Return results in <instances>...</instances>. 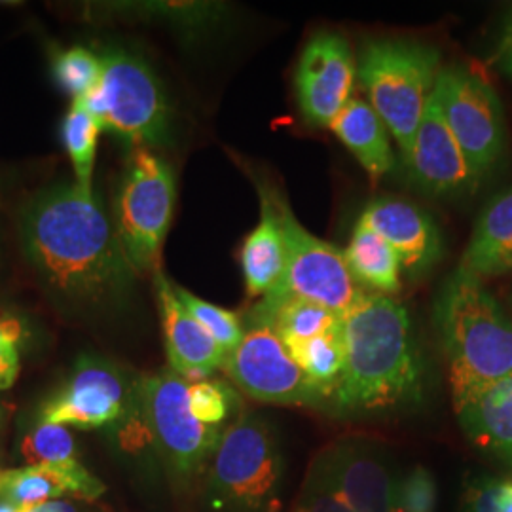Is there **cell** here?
I'll return each instance as SVG.
<instances>
[{
	"label": "cell",
	"instance_id": "1",
	"mask_svg": "<svg viewBox=\"0 0 512 512\" xmlns=\"http://www.w3.org/2000/svg\"><path fill=\"white\" fill-rule=\"evenodd\" d=\"M19 232L29 262L61 302L105 310L131 293L137 272L93 190L74 183L38 194L25 205Z\"/></svg>",
	"mask_w": 512,
	"mask_h": 512
},
{
	"label": "cell",
	"instance_id": "2",
	"mask_svg": "<svg viewBox=\"0 0 512 512\" xmlns=\"http://www.w3.org/2000/svg\"><path fill=\"white\" fill-rule=\"evenodd\" d=\"M346 366L330 399L344 418L376 416L420 403L423 363L410 315L391 296L363 293L342 315Z\"/></svg>",
	"mask_w": 512,
	"mask_h": 512
},
{
	"label": "cell",
	"instance_id": "3",
	"mask_svg": "<svg viewBox=\"0 0 512 512\" xmlns=\"http://www.w3.org/2000/svg\"><path fill=\"white\" fill-rule=\"evenodd\" d=\"M433 317L448 361L452 399L512 378V317L484 279L458 266L440 287Z\"/></svg>",
	"mask_w": 512,
	"mask_h": 512
},
{
	"label": "cell",
	"instance_id": "4",
	"mask_svg": "<svg viewBox=\"0 0 512 512\" xmlns=\"http://www.w3.org/2000/svg\"><path fill=\"white\" fill-rule=\"evenodd\" d=\"M285 454L272 421L243 412L224 431L209 463L207 501L215 512H277Z\"/></svg>",
	"mask_w": 512,
	"mask_h": 512
},
{
	"label": "cell",
	"instance_id": "5",
	"mask_svg": "<svg viewBox=\"0 0 512 512\" xmlns=\"http://www.w3.org/2000/svg\"><path fill=\"white\" fill-rule=\"evenodd\" d=\"M440 69L439 50L412 40H370L361 52L357 76L401 156L412 147Z\"/></svg>",
	"mask_w": 512,
	"mask_h": 512
},
{
	"label": "cell",
	"instance_id": "6",
	"mask_svg": "<svg viewBox=\"0 0 512 512\" xmlns=\"http://www.w3.org/2000/svg\"><path fill=\"white\" fill-rule=\"evenodd\" d=\"M175 175L150 148L133 147L116 200V232L137 274L158 272L175 209Z\"/></svg>",
	"mask_w": 512,
	"mask_h": 512
},
{
	"label": "cell",
	"instance_id": "7",
	"mask_svg": "<svg viewBox=\"0 0 512 512\" xmlns=\"http://www.w3.org/2000/svg\"><path fill=\"white\" fill-rule=\"evenodd\" d=\"M188 380L171 368L139 378L141 404L150 442L179 484L202 475L224 435L196 420L188 403Z\"/></svg>",
	"mask_w": 512,
	"mask_h": 512
},
{
	"label": "cell",
	"instance_id": "8",
	"mask_svg": "<svg viewBox=\"0 0 512 512\" xmlns=\"http://www.w3.org/2000/svg\"><path fill=\"white\" fill-rule=\"evenodd\" d=\"M101 90L107 103L103 129L133 147H158L169 137L171 110L160 78L141 55L109 48L101 55Z\"/></svg>",
	"mask_w": 512,
	"mask_h": 512
},
{
	"label": "cell",
	"instance_id": "9",
	"mask_svg": "<svg viewBox=\"0 0 512 512\" xmlns=\"http://www.w3.org/2000/svg\"><path fill=\"white\" fill-rule=\"evenodd\" d=\"M433 95L459 147L484 179L507 148L505 110L494 86L469 67L440 69Z\"/></svg>",
	"mask_w": 512,
	"mask_h": 512
},
{
	"label": "cell",
	"instance_id": "10",
	"mask_svg": "<svg viewBox=\"0 0 512 512\" xmlns=\"http://www.w3.org/2000/svg\"><path fill=\"white\" fill-rule=\"evenodd\" d=\"M277 209L285 238V272L274 291L262 298H304L344 315L363 294L349 272L344 251L306 230L279 194Z\"/></svg>",
	"mask_w": 512,
	"mask_h": 512
},
{
	"label": "cell",
	"instance_id": "11",
	"mask_svg": "<svg viewBox=\"0 0 512 512\" xmlns=\"http://www.w3.org/2000/svg\"><path fill=\"white\" fill-rule=\"evenodd\" d=\"M143 416L139 380L114 363L82 357L71 378L40 408V423L97 429L133 423Z\"/></svg>",
	"mask_w": 512,
	"mask_h": 512
},
{
	"label": "cell",
	"instance_id": "12",
	"mask_svg": "<svg viewBox=\"0 0 512 512\" xmlns=\"http://www.w3.org/2000/svg\"><path fill=\"white\" fill-rule=\"evenodd\" d=\"M222 370L238 389L258 403L329 406L325 395L296 365L283 340L264 323L251 321L238 348L226 355Z\"/></svg>",
	"mask_w": 512,
	"mask_h": 512
},
{
	"label": "cell",
	"instance_id": "13",
	"mask_svg": "<svg viewBox=\"0 0 512 512\" xmlns=\"http://www.w3.org/2000/svg\"><path fill=\"white\" fill-rule=\"evenodd\" d=\"M357 63L348 40L336 33L310 38L296 65L294 90L304 120L317 128H330L353 99Z\"/></svg>",
	"mask_w": 512,
	"mask_h": 512
},
{
	"label": "cell",
	"instance_id": "14",
	"mask_svg": "<svg viewBox=\"0 0 512 512\" xmlns=\"http://www.w3.org/2000/svg\"><path fill=\"white\" fill-rule=\"evenodd\" d=\"M408 181L433 198H463L482 181L446 126L435 95H431L420 128L403 156Z\"/></svg>",
	"mask_w": 512,
	"mask_h": 512
},
{
	"label": "cell",
	"instance_id": "15",
	"mask_svg": "<svg viewBox=\"0 0 512 512\" xmlns=\"http://www.w3.org/2000/svg\"><path fill=\"white\" fill-rule=\"evenodd\" d=\"M355 512H397V476L378 450L363 442H336L317 454L310 467Z\"/></svg>",
	"mask_w": 512,
	"mask_h": 512
},
{
	"label": "cell",
	"instance_id": "16",
	"mask_svg": "<svg viewBox=\"0 0 512 512\" xmlns=\"http://www.w3.org/2000/svg\"><path fill=\"white\" fill-rule=\"evenodd\" d=\"M154 287L164 329L169 368L188 382L205 380L224 366L226 353L207 330L184 308L175 293V283L162 270L154 272Z\"/></svg>",
	"mask_w": 512,
	"mask_h": 512
},
{
	"label": "cell",
	"instance_id": "17",
	"mask_svg": "<svg viewBox=\"0 0 512 512\" xmlns=\"http://www.w3.org/2000/svg\"><path fill=\"white\" fill-rule=\"evenodd\" d=\"M359 222L391 245L408 274L431 270L442 256L439 226L414 203L397 198L374 200L366 205Z\"/></svg>",
	"mask_w": 512,
	"mask_h": 512
},
{
	"label": "cell",
	"instance_id": "18",
	"mask_svg": "<svg viewBox=\"0 0 512 512\" xmlns=\"http://www.w3.org/2000/svg\"><path fill=\"white\" fill-rule=\"evenodd\" d=\"M459 427L482 454L512 469V378L454 397Z\"/></svg>",
	"mask_w": 512,
	"mask_h": 512
},
{
	"label": "cell",
	"instance_id": "19",
	"mask_svg": "<svg viewBox=\"0 0 512 512\" xmlns=\"http://www.w3.org/2000/svg\"><path fill=\"white\" fill-rule=\"evenodd\" d=\"M260 196V222L243 241L241 270L245 289L251 298L274 291L285 272V238L277 209V192L256 183Z\"/></svg>",
	"mask_w": 512,
	"mask_h": 512
},
{
	"label": "cell",
	"instance_id": "20",
	"mask_svg": "<svg viewBox=\"0 0 512 512\" xmlns=\"http://www.w3.org/2000/svg\"><path fill=\"white\" fill-rule=\"evenodd\" d=\"M459 266L480 279L512 272V186L480 213Z\"/></svg>",
	"mask_w": 512,
	"mask_h": 512
},
{
	"label": "cell",
	"instance_id": "21",
	"mask_svg": "<svg viewBox=\"0 0 512 512\" xmlns=\"http://www.w3.org/2000/svg\"><path fill=\"white\" fill-rule=\"evenodd\" d=\"M329 129L372 179H384L395 167L391 135L368 101L353 97Z\"/></svg>",
	"mask_w": 512,
	"mask_h": 512
},
{
	"label": "cell",
	"instance_id": "22",
	"mask_svg": "<svg viewBox=\"0 0 512 512\" xmlns=\"http://www.w3.org/2000/svg\"><path fill=\"white\" fill-rule=\"evenodd\" d=\"M21 454L29 465L50 467L65 476L73 494L93 501L105 492L103 482L80 463L73 435L65 425L40 423L21 442Z\"/></svg>",
	"mask_w": 512,
	"mask_h": 512
},
{
	"label": "cell",
	"instance_id": "23",
	"mask_svg": "<svg viewBox=\"0 0 512 512\" xmlns=\"http://www.w3.org/2000/svg\"><path fill=\"white\" fill-rule=\"evenodd\" d=\"M342 315L304 298H262L251 311L253 323H264L283 340L287 348L308 342L340 325Z\"/></svg>",
	"mask_w": 512,
	"mask_h": 512
},
{
	"label": "cell",
	"instance_id": "24",
	"mask_svg": "<svg viewBox=\"0 0 512 512\" xmlns=\"http://www.w3.org/2000/svg\"><path fill=\"white\" fill-rule=\"evenodd\" d=\"M344 258L355 281L368 285L378 294L391 296L401 291V260L391 245L357 220Z\"/></svg>",
	"mask_w": 512,
	"mask_h": 512
},
{
	"label": "cell",
	"instance_id": "25",
	"mask_svg": "<svg viewBox=\"0 0 512 512\" xmlns=\"http://www.w3.org/2000/svg\"><path fill=\"white\" fill-rule=\"evenodd\" d=\"M287 349L306 378L325 395L330 406V399L340 385L346 366L342 319L336 329Z\"/></svg>",
	"mask_w": 512,
	"mask_h": 512
},
{
	"label": "cell",
	"instance_id": "26",
	"mask_svg": "<svg viewBox=\"0 0 512 512\" xmlns=\"http://www.w3.org/2000/svg\"><path fill=\"white\" fill-rule=\"evenodd\" d=\"M67 492L73 494L69 480L54 469L42 465H27L2 473L0 480V494L4 501L18 509L54 501Z\"/></svg>",
	"mask_w": 512,
	"mask_h": 512
},
{
	"label": "cell",
	"instance_id": "27",
	"mask_svg": "<svg viewBox=\"0 0 512 512\" xmlns=\"http://www.w3.org/2000/svg\"><path fill=\"white\" fill-rule=\"evenodd\" d=\"M99 122L92 118L80 105L73 103L67 112L61 128L63 145L69 152L73 162L76 184L84 190H92L93 165H95V150L97 137L101 133Z\"/></svg>",
	"mask_w": 512,
	"mask_h": 512
},
{
	"label": "cell",
	"instance_id": "28",
	"mask_svg": "<svg viewBox=\"0 0 512 512\" xmlns=\"http://www.w3.org/2000/svg\"><path fill=\"white\" fill-rule=\"evenodd\" d=\"M52 71L59 88L69 93L74 101H78L101 84L103 65L101 57L90 50L73 46L69 50H59L54 55Z\"/></svg>",
	"mask_w": 512,
	"mask_h": 512
},
{
	"label": "cell",
	"instance_id": "29",
	"mask_svg": "<svg viewBox=\"0 0 512 512\" xmlns=\"http://www.w3.org/2000/svg\"><path fill=\"white\" fill-rule=\"evenodd\" d=\"M175 293L181 298L184 308L190 311V315L207 330V334L224 349V353H232L238 348L239 342L245 336L243 323L234 311L220 308L217 304H211L196 296L190 291H186L181 285H175Z\"/></svg>",
	"mask_w": 512,
	"mask_h": 512
},
{
	"label": "cell",
	"instance_id": "30",
	"mask_svg": "<svg viewBox=\"0 0 512 512\" xmlns=\"http://www.w3.org/2000/svg\"><path fill=\"white\" fill-rule=\"evenodd\" d=\"M188 403L196 420L215 429H228V420L239 410L238 393L222 380H196L188 384Z\"/></svg>",
	"mask_w": 512,
	"mask_h": 512
},
{
	"label": "cell",
	"instance_id": "31",
	"mask_svg": "<svg viewBox=\"0 0 512 512\" xmlns=\"http://www.w3.org/2000/svg\"><path fill=\"white\" fill-rule=\"evenodd\" d=\"M435 505H437V484L427 469L416 467L401 478H397L395 511L435 512Z\"/></svg>",
	"mask_w": 512,
	"mask_h": 512
},
{
	"label": "cell",
	"instance_id": "32",
	"mask_svg": "<svg viewBox=\"0 0 512 512\" xmlns=\"http://www.w3.org/2000/svg\"><path fill=\"white\" fill-rule=\"evenodd\" d=\"M298 511L302 512H355L336 494L329 484L310 469L306 476Z\"/></svg>",
	"mask_w": 512,
	"mask_h": 512
},
{
	"label": "cell",
	"instance_id": "33",
	"mask_svg": "<svg viewBox=\"0 0 512 512\" xmlns=\"http://www.w3.org/2000/svg\"><path fill=\"white\" fill-rule=\"evenodd\" d=\"M29 340V327L16 311L0 308V344H12L19 348Z\"/></svg>",
	"mask_w": 512,
	"mask_h": 512
},
{
	"label": "cell",
	"instance_id": "34",
	"mask_svg": "<svg viewBox=\"0 0 512 512\" xmlns=\"http://www.w3.org/2000/svg\"><path fill=\"white\" fill-rule=\"evenodd\" d=\"M19 374V348L12 344H0V391L16 384Z\"/></svg>",
	"mask_w": 512,
	"mask_h": 512
},
{
	"label": "cell",
	"instance_id": "35",
	"mask_svg": "<svg viewBox=\"0 0 512 512\" xmlns=\"http://www.w3.org/2000/svg\"><path fill=\"white\" fill-rule=\"evenodd\" d=\"M495 63H497V69L512 80V16L507 21L505 31H503L501 40L497 44Z\"/></svg>",
	"mask_w": 512,
	"mask_h": 512
},
{
	"label": "cell",
	"instance_id": "36",
	"mask_svg": "<svg viewBox=\"0 0 512 512\" xmlns=\"http://www.w3.org/2000/svg\"><path fill=\"white\" fill-rule=\"evenodd\" d=\"M19 512H80V509H78L76 505H73V503L61 501V499H54V501H46V503L33 505V507L19 509Z\"/></svg>",
	"mask_w": 512,
	"mask_h": 512
},
{
	"label": "cell",
	"instance_id": "37",
	"mask_svg": "<svg viewBox=\"0 0 512 512\" xmlns=\"http://www.w3.org/2000/svg\"><path fill=\"white\" fill-rule=\"evenodd\" d=\"M0 512H19L18 507H14V505H10V503H0Z\"/></svg>",
	"mask_w": 512,
	"mask_h": 512
},
{
	"label": "cell",
	"instance_id": "38",
	"mask_svg": "<svg viewBox=\"0 0 512 512\" xmlns=\"http://www.w3.org/2000/svg\"><path fill=\"white\" fill-rule=\"evenodd\" d=\"M0 480H2V473H0Z\"/></svg>",
	"mask_w": 512,
	"mask_h": 512
},
{
	"label": "cell",
	"instance_id": "39",
	"mask_svg": "<svg viewBox=\"0 0 512 512\" xmlns=\"http://www.w3.org/2000/svg\"><path fill=\"white\" fill-rule=\"evenodd\" d=\"M511 306H512V293H511Z\"/></svg>",
	"mask_w": 512,
	"mask_h": 512
},
{
	"label": "cell",
	"instance_id": "40",
	"mask_svg": "<svg viewBox=\"0 0 512 512\" xmlns=\"http://www.w3.org/2000/svg\"><path fill=\"white\" fill-rule=\"evenodd\" d=\"M296 512H302V511H298V509H296Z\"/></svg>",
	"mask_w": 512,
	"mask_h": 512
}]
</instances>
